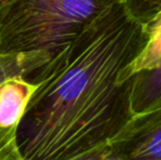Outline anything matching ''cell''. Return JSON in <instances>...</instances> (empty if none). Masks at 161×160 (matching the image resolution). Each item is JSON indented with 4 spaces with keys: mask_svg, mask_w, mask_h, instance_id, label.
<instances>
[{
    "mask_svg": "<svg viewBox=\"0 0 161 160\" xmlns=\"http://www.w3.org/2000/svg\"><path fill=\"white\" fill-rule=\"evenodd\" d=\"M108 144L125 160H161V107L133 115Z\"/></svg>",
    "mask_w": 161,
    "mask_h": 160,
    "instance_id": "cell-3",
    "label": "cell"
},
{
    "mask_svg": "<svg viewBox=\"0 0 161 160\" xmlns=\"http://www.w3.org/2000/svg\"><path fill=\"white\" fill-rule=\"evenodd\" d=\"M51 56L43 52L14 55H0V82L12 76H26L35 73Z\"/></svg>",
    "mask_w": 161,
    "mask_h": 160,
    "instance_id": "cell-7",
    "label": "cell"
},
{
    "mask_svg": "<svg viewBox=\"0 0 161 160\" xmlns=\"http://www.w3.org/2000/svg\"><path fill=\"white\" fill-rule=\"evenodd\" d=\"M145 42V25L117 2L37 69L15 130L21 158L71 160L108 143L133 116L130 78L119 76Z\"/></svg>",
    "mask_w": 161,
    "mask_h": 160,
    "instance_id": "cell-1",
    "label": "cell"
},
{
    "mask_svg": "<svg viewBox=\"0 0 161 160\" xmlns=\"http://www.w3.org/2000/svg\"><path fill=\"white\" fill-rule=\"evenodd\" d=\"M129 14L142 24H147L161 11V0H124Z\"/></svg>",
    "mask_w": 161,
    "mask_h": 160,
    "instance_id": "cell-8",
    "label": "cell"
},
{
    "mask_svg": "<svg viewBox=\"0 0 161 160\" xmlns=\"http://www.w3.org/2000/svg\"><path fill=\"white\" fill-rule=\"evenodd\" d=\"M145 29L146 42L133 62L122 71L119 76L121 83L136 74L151 70L161 65V11L145 24Z\"/></svg>",
    "mask_w": 161,
    "mask_h": 160,
    "instance_id": "cell-5",
    "label": "cell"
},
{
    "mask_svg": "<svg viewBox=\"0 0 161 160\" xmlns=\"http://www.w3.org/2000/svg\"><path fill=\"white\" fill-rule=\"evenodd\" d=\"M124 0H0V55L51 56L106 8Z\"/></svg>",
    "mask_w": 161,
    "mask_h": 160,
    "instance_id": "cell-2",
    "label": "cell"
},
{
    "mask_svg": "<svg viewBox=\"0 0 161 160\" xmlns=\"http://www.w3.org/2000/svg\"><path fill=\"white\" fill-rule=\"evenodd\" d=\"M161 107V65L130 77V111L133 115Z\"/></svg>",
    "mask_w": 161,
    "mask_h": 160,
    "instance_id": "cell-6",
    "label": "cell"
},
{
    "mask_svg": "<svg viewBox=\"0 0 161 160\" xmlns=\"http://www.w3.org/2000/svg\"><path fill=\"white\" fill-rule=\"evenodd\" d=\"M71 160H125L119 157L108 146V144H104L97 148L89 150L82 155H79L78 157Z\"/></svg>",
    "mask_w": 161,
    "mask_h": 160,
    "instance_id": "cell-9",
    "label": "cell"
},
{
    "mask_svg": "<svg viewBox=\"0 0 161 160\" xmlns=\"http://www.w3.org/2000/svg\"><path fill=\"white\" fill-rule=\"evenodd\" d=\"M35 87L24 76H12L0 82L1 132H15Z\"/></svg>",
    "mask_w": 161,
    "mask_h": 160,
    "instance_id": "cell-4",
    "label": "cell"
},
{
    "mask_svg": "<svg viewBox=\"0 0 161 160\" xmlns=\"http://www.w3.org/2000/svg\"><path fill=\"white\" fill-rule=\"evenodd\" d=\"M0 160H23L20 156L19 152L17 149V146L7 148L6 150L0 152Z\"/></svg>",
    "mask_w": 161,
    "mask_h": 160,
    "instance_id": "cell-10",
    "label": "cell"
}]
</instances>
